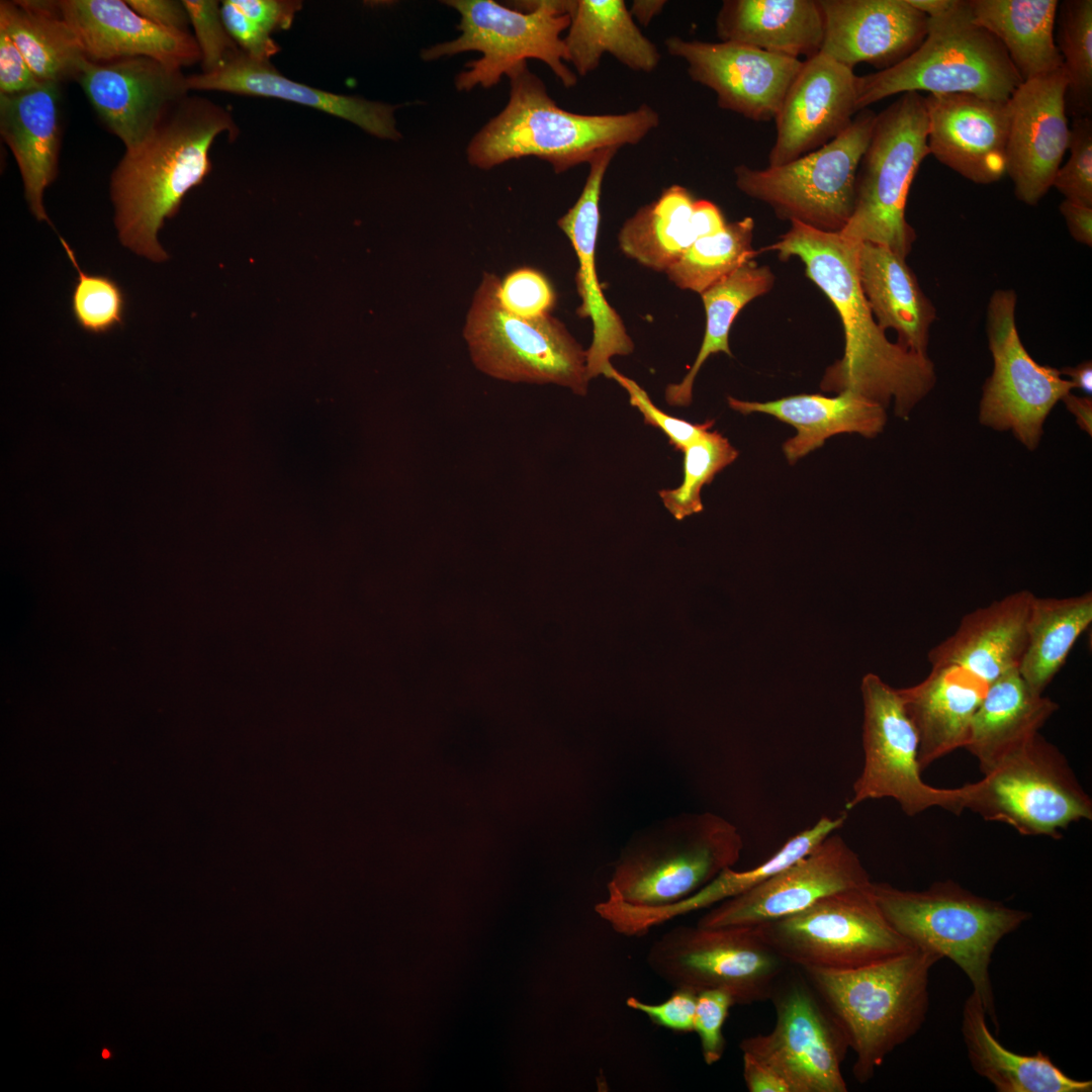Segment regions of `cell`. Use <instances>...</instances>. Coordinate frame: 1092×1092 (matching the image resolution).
I'll return each instance as SVG.
<instances>
[{"instance_id": "obj_56", "label": "cell", "mask_w": 1092, "mask_h": 1092, "mask_svg": "<svg viewBox=\"0 0 1092 1092\" xmlns=\"http://www.w3.org/2000/svg\"><path fill=\"white\" fill-rule=\"evenodd\" d=\"M126 2L138 14L158 26L189 31V17L182 1L126 0Z\"/></svg>"}, {"instance_id": "obj_63", "label": "cell", "mask_w": 1092, "mask_h": 1092, "mask_svg": "<svg viewBox=\"0 0 1092 1092\" xmlns=\"http://www.w3.org/2000/svg\"><path fill=\"white\" fill-rule=\"evenodd\" d=\"M109 1056H110V1053H109V1052H108L107 1050H104V1051L102 1052V1057H103V1058H109Z\"/></svg>"}, {"instance_id": "obj_22", "label": "cell", "mask_w": 1092, "mask_h": 1092, "mask_svg": "<svg viewBox=\"0 0 1092 1092\" xmlns=\"http://www.w3.org/2000/svg\"><path fill=\"white\" fill-rule=\"evenodd\" d=\"M857 76L819 53L803 61L775 117L768 166L813 152L841 134L856 114Z\"/></svg>"}, {"instance_id": "obj_4", "label": "cell", "mask_w": 1092, "mask_h": 1092, "mask_svg": "<svg viewBox=\"0 0 1092 1092\" xmlns=\"http://www.w3.org/2000/svg\"><path fill=\"white\" fill-rule=\"evenodd\" d=\"M940 960L914 948L851 970L799 969L844 1032L858 1083L869 1082L920 1030L929 1008L930 971Z\"/></svg>"}, {"instance_id": "obj_47", "label": "cell", "mask_w": 1092, "mask_h": 1092, "mask_svg": "<svg viewBox=\"0 0 1092 1092\" xmlns=\"http://www.w3.org/2000/svg\"><path fill=\"white\" fill-rule=\"evenodd\" d=\"M1070 157L1059 168L1053 186L1066 200L1092 207V119L1076 117L1070 128Z\"/></svg>"}, {"instance_id": "obj_5", "label": "cell", "mask_w": 1092, "mask_h": 1092, "mask_svg": "<svg viewBox=\"0 0 1092 1092\" xmlns=\"http://www.w3.org/2000/svg\"><path fill=\"white\" fill-rule=\"evenodd\" d=\"M872 893L890 925L915 948L953 962L969 978L998 1030L990 975L998 943L1030 919V913L978 896L952 880L921 891L872 883Z\"/></svg>"}, {"instance_id": "obj_14", "label": "cell", "mask_w": 1092, "mask_h": 1092, "mask_svg": "<svg viewBox=\"0 0 1092 1092\" xmlns=\"http://www.w3.org/2000/svg\"><path fill=\"white\" fill-rule=\"evenodd\" d=\"M646 962L673 988L720 990L735 1005L769 1000L788 965L754 927L678 925L653 941Z\"/></svg>"}, {"instance_id": "obj_30", "label": "cell", "mask_w": 1092, "mask_h": 1092, "mask_svg": "<svg viewBox=\"0 0 1092 1092\" xmlns=\"http://www.w3.org/2000/svg\"><path fill=\"white\" fill-rule=\"evenodd\" d=\"M988 684L952 664L932 666L919 684L897 689L919 741L921 771L968 743L973 717Z\"/></svg>"}, {"instance_id": "obj_55", "label": "cell", "mask_w": 1092, "mask_h": 1092, "mask_svg": "<svg viewBox=\"0 0 1092 1092\" xmlns=\"http://www.w3.org/2000/svg\"><path fill=\"white\" fill-rule=\"evenodd\" d=\"M234 5L267 33L287 30L301 10L298 0H232Z\"/></svg>"}, {"instance_id": "obj_45", "label": "cell", "mask_w": 1092, "mask_h": 1092, "mask_svg": "<svg viewBox=\"0 0 1092 1092\" xmlns=\"http://www.w3.org/2000/svg\"><path fill=\"white\" fill-rule=\"evenodd\" d=\"M682 453V482L676 488L658 492L664 507L676 520L703 511V486L710 484L715 475L739 455L726 437L711 430L692 442Z\"/></svg>"}, {"instance_id": "obj_44", "label": "cell", "mask_w": 1092, "mask_h": 1092, "mask_svg": "<svg viewBox=\"0 0 1092 1092\" xmlns=\"http://www.w3.org/2000/svg\"><path fill=\"white\" fill-rule=\"evenodd\" d=\"M1058 50L1069 103L1077 117L1092 108V1L1066 0L1058 8Z\"/></svg>"}, {"instance_id": "obj_42", "label": "cell", "mask_w": 1092, "mask_h": 1092, "mask_svg": "<svg viewBox=\"0 0 1092 1092\" xmlns=\"http://www.w3.org/2000/svg\"><path fill=\"white\" fill-rule=\"evenodd\" d=\"M846 818L845 811L836 817L822 816L815 824L787 840L780 849L760 864L739 872L732 868L724 870L701 890L665 909L663 912L665 919L708 908L757 886L810 852L825 837L841 828Z\"/></svg>"}, {"instance_id": "obj_29", "label": "cell", "mask_w": 1092, "mask_h": 1092, "mask_svg": "<svg viewBox=\"0 0 1092 1092\" xmlns=\"http://www.w3.org/2000/svg\"><path fill=\"white\" fill-rule=\"evenodd\" d=\"M0 133L17 163L32 215L53 226L43 203L58 175L62 144L60 84L0 94Z\"/></svg>"}, {"instance_id": "obj_1", "label": "cell", "mask_w": 1092, "mask_h": 1092, "mask_svg": "<svg viewBox=\"0 0 1092 1092\" xmlns=\"http://www.w3.org/2000/svg\"><path fill=\"white\" fill-rule=\"evenodd\" d=\"M860 242L799 221L767 248L782 259L800 258L807 276L838 311L844 330L843 357L825 372L821 388L862 395L883 407L894 399L895 414L907 419L934 387L936 374L928 355H920L886 337L862 292L857 269Z\"/></svg>"}, {"instance_id": "obj_24", "label": "cell", "mask_w": 1092, "mask_h": 1092, "mask_svg": "<svg viewBox=\"0 0 1092 1092\" xmlns=\"http://www.w3.org/2000/svg\"><path fill=\"white\" fill-rule=\"evenodd\" d=\"M824 21L820 53L853 70L878 71L914 53L926 37L928 17L908 0H818Z\"/></svg>"}, {"instance_id": "obj_8", "label": "cell", "mask_w": 1092, "mask_h": 1092, "mask_svg": "<svg viewBox=\"0 0 1092 1092\" xmlns=\"http://www.w3.org/2000/svg\"><path fill=\"white\" fill-rule=\"evenodd\" d=\"M924 96L906 92L876 115L855 181L852 214L841 236L885 246L905 258L916 239L905 217L911 183L929 155Z\"/></svg>"}, {"instance_id": "obj_20", "label": "cell", "mask_w": 1092, "mask_h": 1092, "mask_svg": "<svg viewBox=\"0 0 1092 1092\" xmlns=\"http://www.w3.org/2000/svg\"><path fill=\"white\" fill-rule=\"evenodd\" d=\"M76 82L125 149L144 142L189 92L182 69L148 57L103 63L86 59Z\"/></svg>"}, {"instance_id": "obj_11", "label": "cell", "mask_w": 1092, "mask_h": 1092, "mask_svg": "<svg viewBox=\"0 0 1092 1092\" xmlns=\"http://www.w3.org/2000/svg\"><path fill=\"white\" fill-rule=\"evenodd\" d=\"M876 113L859 110L837 138L796 160L762 170L735 167V183L776 214L824 232L839 233L854 207L855 181Z\"/></svg>"}, {"instance_id": "obj_33", "label": "cell", "mask_w": 1092, "mask_h": 1092, "mask_svg": "<svg viewBox=\"0 0 1092 1092\" xmlns=\"http://www.w3.org/2000/svg\"><path fill=\"white\" fill-rule=\"evenodd\" d=\"M857 269L862 292L879 327L896 331L898 344L906 349L927 355L929 329L936 310L905 258L885 246L861 242Z\"/></svg>"}, {"instance_id": "obj_53", "label": "cell", "mask_w": 1092, "mask_h": 1092, "mask_svg": "<svg viewBox=\"0 0 1092 1092\" xmlns=\"http://www.w3.org/2000/svg\"><path fill=\"white\" fill-rule=\"evenodd\" d=\"M220 13L230 35L247 57L270 62L279 53L280 47L271 34L248 18L232 0L220 2Z\"/></svg>"}, {"instance_id": "obj_26", "label": "cell", "mask_w": 1092, "mask_h": 1092, "mask_svg": "<svg viewBox=\"0 0 1092 1092\" xmlns=\"http://www.w3.org/2000/svg\"><path fill=\"white\" fill-rule=\"evenodd\" d=\"M59 10L85 57L97 63L133 57L182 69L201 62L190 31L158 26L123 0H58Z\"/></svg>"}, {"instance_id": "obj_58", "label": "cell", "mask_w": 1092, "mask_h": 1092, "mask_svg": "<svg viewBox=\"0 0 1092 1092\" xmlns=\"http://www.w3.org/2000/svg\"><path fill=\"white\" fill-rule=\"evenodd\" d=\"M1069 233L1075 241L1092 246V207L1064 199L1060 204Z\"/></svg>"}, {"instance_id": "obj_60", "label": "cell", "mask_w": 1092, "mask_h": 1092, "mask_svg": "<svg viewBox=\"0 0 1092 1092\" xmlns=\"http://www.w3.org/2000/svg\"><path fill=\"white\" fill-rule=\"evenodd\" d=\"M1061 375H1066L1073 383L1074 388H1079L1087 395L1092 393V362L1084 361L1075 367H1065L1060 370Z\"/></svg>"}, {"instance_id": "obj_61", "label": "cell", "mask_w": 1092, "mask_h": 1092, "mask_svg": "<svg viewBox=\"0 0 1092 1092\" xmlns=\"http://www.w3.org/2000/svg\"><path fill=\"white\" fill-rule=\"evenodd\" d=\"M666 1L662 0H635L629 10L642 25H647L661 12Z\"/></svg>"}, {"instance_id": "obj_2", "label": "cell", "mask_w": 1092, "mask_h": 1092, "mask_svg": "<svg viewBox=\"0 0 1092 1092\" xmlns=\"http://www.w3.org/2000/svg\"><path fill=\"white\" fill-rule=\"evenodd\" d=\"M239 128L224 107L205 97L187 95L164 116L140 145L125 149L110 176L114 223L121 244L154 262L168 254L158 234L178 212L186 193L210 173V148Z\"/></svg>"}, {"instance_id": "obj_36", "label": "cell", "mask_w": 1092, "mask_h": 1092, "mask_svg": "<svg viewBox=\"0 0 1092 1092\" xmlns=\"http://www.w3.org/2000/svg\"><path fill=\"white\" fill-rule=\"evenodd\" d=\"M567 29L568 62L580 76L596 70L604 54L634 71L651 72L659 63L658 50L622 0H575Z\"/></svg>"}, {"instance_id": "obj_48", "label": "cell", "mask_w": 1092, "mask_h": 1092, "mask_svg": "<svg viewBox=\"0 0 1092 1092\" xmlns=\"http://www.w3.org/2000/svg\"><path fill=\"white\" fill-rule=\"evenodd\" d=\"M182 2L201 54L202 73L219 69L241 52L224 26L218 1L183 0Z\"/></svg>"}, {"instance_id": "obj_28", "label": "cell", "mask_w": 1092, "mask_h": 1092, "mask_svg": "<svg viewBox=\"0 0 1092 1092\" xmlns=\"http://www.w3.org/2000/svg\"><path fill=\"white\" fill-rule=\"evenodd\" d=\"M1034 594L1014 592L966 614L956 631L928 652L931 666H960L988 685L1018 669Z\"/></svg>"}, {"instance_id": "obj_50", "label": "cell", "mask_w": 1092, "mask_h": 1092, "mask_svg": "<svg viewBox=\"0 0 1092 1092\" xmlns=\"http://www.w3.org/2000/svg\"><path fill=\"white\" fill-rule=\"evenodd\" d=\"M604 375L617 381L627 391L630 404L641 412L644 423L662 431L668 438L669 444L677 451L682 452L692 442L700 438L715 424L713 420H708L702 424H693L665 414L652 402L647 392L640 385L620 373L612 364L607 368Z\"/></svg>"}, {"instance_id": "obj_21", "label": "cell", "mask_w": 1092, "mask_h": 1092, "mask_svg": "<svg viewBox=\"0 0 1092 1092\" xmlns=\"http://www.w3.org/2000/svg\"><path fill=\"white\" fill-rule=\"evenodd\" d=\"M1067 86L1062 68L1022 82L1009 98L1006 174L1027 205H1036L1052 188L1068 150Z\"/></svg>"}, {"instance_id": "obj_23", "label": "cell", "mask_w": 1092, "mask_h": 1092, "mask_svg": "<svg viewBox=\"0 0 1092 1092\" xmlns=\"http://www.w3.org/2000/svg\"><path fill=\"white\" fill-rule=\"evenodd\" d=\"M924 104L929 155L977 184H991L1006 175L1009 99L927 94Z\"/></svg>"}, {"instance_id": "obj_18", "label": "cell", "mask_w": 1092, "mask_h": 1092, "mask_svg": "<svg viewBox=\"0 0 1092 1092\" xmlns=\"http://www.w3.org/2000/svg\"><path fill=\"white\" fill-rule=\"evenodd\" d=\"M871 883L857 853L835 831L764 882L716 904L697 925L753 927L799 913L831 894Z\"/></svg>"}, {"instance_id": "obj_46", "label": "cell", "mask_w": 1092, "mask_h": 1092, "mask_svg": "<svg viewBox=\"0 0 1092 1092\" xmlns=\"http://www.w3.org/2000/svg\"><path fill=\"white\" fill-rule=\"evenodd\" d=\"M60 241L78 272L71 294V311L78 327L102 335L122 326L127 306L123 288L107 275L83 271L69 244L62 237Z\"/></svg>"}, {"instance_id": "obj_19", "label": "cell", "mask_w": 1092, "mask_h": 1092, "mask_svg": "<svg viewBox=\"0 0 1092 1092\" xmlns=\"http://www.w3.org/2000/svg\"><path fill=\"white\" fill-rule=\"evenodd\" d=\"M669 55L688 64L690 77L717 95L718 106L754 121L775 119L803 61L746 44L665 40Z\"/></svg>"}, {"instance_id": "obj_17", "label": "cell", "mask_w": 1092, "mask_h": 1092, "mask_svg": "<svg viewBox=\"0 0 1092 1092\" xmlns=\"http://www.w3.org/2000/svg\"><path fill=\"white\" fill-rule=\"evenodd\" d=\"M1016 302L1013 289H997L990 297L987 335L994 368L983 386L979 419L994 430L1012 431L1034 450L1046 417L1074 385L1028 354L1016 327Z\"/></svg>"}, {"instance_id": "obj_43", "label": "cell", "mask_w": 1092, "mask_h": 1092, "mask_svg": "<svg viewBox=\"0 0 1092 1092\" xmlns=\"http://www.w3.org/2000/svg\"><path fill=\"white\" fill-rule=\"evenodd\" d=\"M753 228L751 217L726 223L718 233L699 238L665 273L677 287L703 293L752 261Z\"/></svg>"}, {"instance_id": "obj_27", "label": "cell", "mask_w": 1092, "mask_h": 1092, "mask_svg": "<svg viewBox=\"0 0 1092 1092\" xmlns=\"http://www.w3.org/2000/svg\"><path fill=\"white\" fill-rule=\"evenodd\" d=\"M189 91H220L276 98L340 117L380 139L397 141L395 107L357 96L328 92L282 75L271 62H260L242 51L219 69L186 76Z\"/></svg>"}, {"instance_id": "obj_6", "label": "cell", "mask_w": 1092, "mask_h": 1092, "mask_svg": "<svg viewBox=\"0 0 1092 1092\" xmlns=\"http://www.w3.org/2000/svg\"><path fill=\"white\" fill-rule=\"evenodd\" d=\"M743 845L738 828L712 812L657 822L621 850L608 883V899L634 911L669 908L732 868Z\"/></svg>"}, {"instance_id": "obj_34", "label": "cell", "mask_w": 1092, "mask_h": 1092, "mask_svg": "<svg viewBox=\"0 0 1092 1092\" xmlns=\"http://www.w3.org/2000/svg\"><path fill=\"white\" fill-rule=\"evenodd\" d=\"M716 31L721 41L806 60L821 51L824 21L818 0H725Z\"/></svg>"}, {"instance_id": "obj_12", "label": "cell", "mask_w": 1092, "mask_h": 1092, "mask_svg": "<svg viewBox=\"0 0 1092 1092\" xmlns=\"http://www.w3.org/2000/svg\"><path fill=\"white\" fill-rule=\"evenodd\" d=\"M872 883L831 894L799 913L753 927L788 965L798 969L851 970L914 949L883 915Z\"/></svg>"}, {"instance_id": "obj_57", "label": "cell", "mask_w": 1092, "mask_h": 1092, "mask_svg": "<svg viewBox=\"0 0 1092 1092\" xmlns=\"http://www.w3.org/2000/svg\"><path fill=\"white\" fill-rule=\"evenodd\" d=\"M743 1079L749 1092H792L790 1085L771 1067L742 1053Z\"/></svg>"}, {"instance_id": "obj_59", "label": "cell", "mask_w": 1092, "mask_h": 1092, "mask_svg": "<svg viewBox=\"0 0 1092 1092\" xmlns=\"http://www.w3.org/2000/svg\"><path fill=\"white\" fill-rule=\"evenodd\" d=\"M1066 404L1068 411L1076 418L1078 426L1087 432L1089 436L1092 435V399L1089 396H1077L1071 392L1067 393L1061 399Z\"/></svg>"}, {"instance_id": "obj_31", "label": "cell", "mask_w": 1092, "mask_h": 1092, "mask_svg": "<svg viewBox=\"0 0 1092 1092\" xmlns=\"http://www.w3.org/2000/svg\"><path fill=\"white\" fill-rule=\"evenodd\" d=\"M727 400L732 410L743 415L767 414L793 426L797 434L783 445L791 464L822 447L826 439L837 434L858 433L867 438L876 437L887 421L885 407L849 390L833 397L797 394L764 402L732 396Z\"/></svg>"}, {"instance_id": "obj_54", "label": "cell", "mask_w": 1092, "mask_h": 1092, "mask_svg": "<svg viewBox=\"0 0 1092 1092\" xmlns=\"http://www.w3.org/2000/svg\"><path fill=\"white\" fill-rule=\"evenodd\" d=\"M42 84L14 41L6 32L0 30V94H19L36 89Z\"/></svg>"}, {"instance_id": "obj_7", "label": "cell", "mask_w": 1092, "mask_h": 1092, "mask_svg": "<svg viewBox=\"0 0 1092 1092\" xmlns=\"http://www.w3.org/2000/svg\"><path fill=\"white\" fill-rule=\"evenodd\" d=\"M1022 79L1000 41L974 22L968 0L928 18L926 37L897 65L857 76V111L895 94H972L1008 100Z\"/></svg>"}, {"instance_id": "obj_51", "label": "cell", "mask_w": 1092, "mask_h": 1092, "mask_svg": "<svg viewBox=\"0 0 1092 1092\" xmlns=\"http://www.w3.org/2000/svg\"><path fill=\"white\" fill-rule=\"evenodd\" d=\"M734 1005L731 996L720 990H703L697 994L694 1031L700 1038L703 1060L709 1066L718 1063L723 1057V1026L730 1008Z\"/></svg>"}, {"instance_id": "obj_3", "label": "cell", "mask_w": 1092, "mask_h": 1092, "mask_svg": "<svg viewBox=\"0 0 1092 1092\" xmlns=\"http://www.w3.org/2000/svg\"><path fill=\"white\" fill-rule=\"evenodd\" d=\"M510 99L467 148L469 163L489 169L513 159L533 156L560 174L590 160L605 149L640 143L659 124L655 109L642 104L622 114H578L560 108L542 80L519 65L509 75Z\"/></svg>"}, {"instance_id": "obj_38", "label": "cell", "mask_w": 1092, "mask_h": 1092, "mask_svg": "<svg viewBox=\"0 0 1092 1092\" xmlns=\"http://www.w3.org/2000/svg\"><path fill=\"white\" fill-rule=\"evenodd\" d=\"M0 30L10 36L43 83L76 81L87 59L57 1L2 0Z\"/></svg>"}, {"instance_id": "obj_35", "label": "cell", "mask_w": 1092, "mask_h": 1092, "mask_svg": "<svg viewBox=\"0 0 1092 1092\" xmlns=\"http://www.w3.org/2000/svg\"><path fill=\"white\" fill-rule=\"evenodd\" d=\"M962 1034L974 1071L998 1092H1090L1091 1080L1068 1076L1038 1051L1021 1055L1005 1048L991 1032L987 1013L976 993L965 1001Z\"/></svg>"}, {"instance_id": "obj_15", "label": "cell", "mask_w": 1092, "mask_h": 1092, "mask_svg": "<svg viewBox=\"0 0 1092 1092\" xmlns=\"http://www.w3.org/2000/svg\"><path fill=\"white\" fill-rule=\"evenodd\" d=\"M863 703V765L846 802L849 811L869 800L889 798L908 816L938 807L957 815L966 810L967 784L936 788L921 778L918 736L897 689L869 672L860 684Z\"/></svg>"}, {"instance_id": "obj_32", "label": "cell", "mask_w": 1092, "mask_h": 1092, "mask_svg": "<svg viewBox=\"0 0 1092 1092\" xmlns=\"http://www.w3.org/2000/svg\"><path fill=\"white\" fill-rule=\"evenodd\" d=\"M1059 705L1034 692L1013 669L988 685L971 724L965 749L983 775L1029 742Z\"/></svg>"}, {"instance_id": "obj_39", "label": "cell", "mask_w": 1092, "mask_h": 1092, "mask_svg": "<svg viewBox=\"0 0 1092 1092\" xmlns=\"http://www.w3.org/2000/svg\"><path fill=\"white\" fill-rule=\"evenodd\" d=\"M1091 623L1092 592L1068 598L1033 597L1018 671L1034 692H1044Z\"/></svg>"}, {"instance_id": "obj_52", "label": "cell", "mask_w": 1092, "mask_h": 1092, "mask_svg": "<svg viewBox=\"0 0 1092 1092\" xmlns=\"http://www.w3.org/2000/svg\"><path fill=\"white\" fill-rule=\"evenodd\" d=\"M698 992L689 988H674L671 995L658 1004L646 1003L636 997H628L626 1005L645 1014L654 1024L678 1033L694 1031V1019Z\"/></svg>"}, {"instance_id": "obj_37", "label": "cell", "mask_w": 1092, "mask_h": 1092, "mask_svg": "<svg viewBox=\"0 0 1092 1092\" xmlns=\"http://www.w3.org/2000/svg\"><path fill=\"white\" fill-rule=\"evenodd\" d=\"M1057 0H968L975 23L1006 50L1027 81L1063 68L1056 43Z\"/></svg>"}, {"instance_id": "obj_40", "label": "cell", "mask_w": 1092, "mask_h": 1092, "mask_svg": "<svg viewBox=\"0 0 1092 1092\" xmlns=\"http://www.w3.org/2000/svg\"><path fill=\"white\" fill-rule=\"evenodd\" d=\"M696 199L679 185L664 189L653 202L623 224L619 245L628 257L656 270H666L699 239L694 217Z\"/></svg>"}, {"instance_id": "obj_9", "label": "cell", "mask_w": 1092, "mask_h": 1092, "mask_svg": "<svg viewBox=\"0 0 1092 1092\" xmlns=\"http://www.w3.org/2000/svg\"><path fill=\"white\" fill-rule=\"evenodd\" d=\"M446 4L460 15L459 37L438 43L422 53L425 61L467 51L482 57L466 65L456 77L458 90L489 88L528 59L544 62L565 87L575 86L576 75L568 62L561 33L568 28L575 0L525 2L527 10L505 7L492 0H450Z\"/></svg>"}, {"instance_id": "obj_16", "label": "cell", "mask_w": 1092, "mask_h": 1092, "mask_svg": "<svg viewBox=\"0 0 1092 1092\" xmlns=\"http://www.w3.org/2000/svg\"><path fill=\"white\" fill-rule=\"evenodd\" d=\"M790 967L769 999L774 1028L743 1038L739 1048L771 1067L792 1092H846L841 1069L849 1050L846 1036L804 974L798 968L789 972Z\"/></svg>"}, {"instance_id": "obj_62", "label": "cell", "mask_w": 1092, "mask_h": 1092, "mask_svg": "<svg viewBox=\"0 0 1092 1092\" xmlns=\"http://www.w3.org/2000/svg\"><path fill=\"white\" fill-rule=\"evenodd\" d=\"M908 2L928 18H936L950 11L958 0H908Z\"/></svg>"}, {"instance_id": "obj_13", "label": "cell", "mask_w": 1092, "mask_h": 1092, "mask_svg": "<svg viewBox=\"0 0 1092 1092\" xmlns=\"http://www.w3.org/2000/svg\"><path fill=\"white\" fill-rule=\"evenodd\" d=\"M967 788L966 809L1021 835L1059 838L1072 823L1092 819L1091 798L1039 733Z\"/></svg>"}, {"instance_id": "obj_49", "label": "cell", "mask_w": 1092, "mask_h": 1092, "mask_svg": "<svg viewBox=\"0 0 1092 1092\" xmlns=\"http://www.w3.org/2000/svg\"><path fill=\"white\" fill-rule=\"evenodd\" d=\"M497 298L504 309L523 318L549 314L555 303L547 278L531 268L517 269L500 280Z\"/></svg>"}, {"instance_id": "obj_41", "label": "cell", "mask_w": 1092, "mask_h": 1092, "mask_svg": "<svg viewBox=\"0 0 1092 1092\" xmlns=\"http://www.w3.org/2000/svg\"><path fill=\"white\" fill-rule=\"evenodd\" d=\"M774 275L767 266L749 261L701 293L706 311V331L698 356L684 379L669 384L665 400L669 405L692 402L694 380L704 362L719 352L732 356L730 328L743 306L771 289Z\"/></svg>"}, {"instance_id": "obj_25", "label": "cell", "mask_w": 1092, "mask_h": 1092, "mask_svg": "<svg viewBox=\"0 0 1092 1092\" xmlns=\"http://www.w3.org/2000/svg\"><path fill=\"white\" fill-rule=\"evenodd\" d=\"M617 152V149H605L590 160L589 172L578 199L557 221L569 239L579 264L575 278L581 303L577 314L590 317L593 322V340L586 350L588 379L604 375L612 357L629 355L634 349L622 318L602 291L595 261L603 180Z\"/></svg>"}, {"instance_id": "obj_10", "label": "cell", "mask_w": 1092, "mask_h": 1092, "mask_svg": "<svg viewBox=\"0 0 1092 1092\" xmlns=\"http://www.w3.org/2000/svg\"><path fill=\"white\" fill-rule=\"evenodd\" d=\"M499 281L484 272L467 311L463 337L473 365L498 380L553 383L585 395L586 350L550 313L523 318L504 309Z\"/></svg>"}]
</instances>
